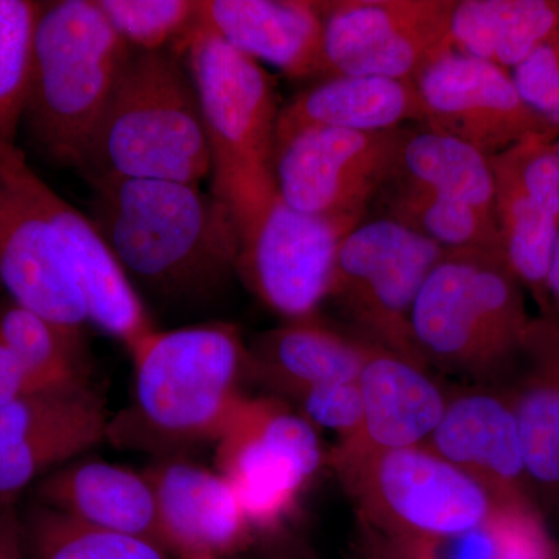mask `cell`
I'll return each mask as SVG.
<instances>
[{
    "label": "cell",
    "instance_id": "6da1fadb",
    "mask_svg": "<svg viewBox=\"0 0 559 559\" xmlns=\"http://www.w3.org/2000/svg\"><path fill=\"white\" fill-rule=\"evenodd\" d=\"M90 218L138 293L201 305L237 275L240 234L230 209L198 183L90 180Z\"/></svg>",
    "mask_w": 559,
    "mask_h": 559
},
{
    "label": "cell",
    "instance_id": "7a4b0ae2",
    "mask_svg": "<svg viewBox=\"0 0 559 559\" xmlns=\"http://www.w3.org/2000/svg\"><path fill=\"white\" fill-rule=\"evenodd\" d=\"M134 392L106 439L160 457L215 444L245 393L249 347L231 323L150 331L130 352Z\"/></svg>",
    "mask_w": 559,
    "mask_h": 559
},
{
    "label": "cell",
    "instance_id": "3957f363",
    "mask_svg": "<svg viewBox=\"0 0 559 559\" xmlns=\"http://www.w3.org/2000/svg\"><path fill=\"white\" fill-rule=\"evenodd\" d=\"M210 151L193 80L176 50L132 51L81 160L95 179L198 183Z\"/></svg>",
    "mask_w": 559,
    "mask_h": 559
},
{
    "label": "cell",
    "instance_id": "277c9868",
    "mask_svg": "<svg viewBox=\"0 0 559 559\" xmlns=\"http://www.w3.org/2000/svg\"><path fill=\"white\" fill-rule=\"evenodd\" d=\"M131 55L97 0L40 2L22 123L47 159L80 170Z\"/></svg>",
    "mask_w": 559,
    "mask_h": 559
},
{
    "label": "cell",
    "instance_id": "5b68a950",
    "mask_svg": "<svg viewBox=\"0 0 559 559\" xmlns=\"http://www.w3.org/2000/svg\"><path fill=\"white\" fill-rule=\"evenodd\" d=\"M200 100L212 193L230 209L238 234L277 197L280 106L274 84L252 60L200 24L180 46Z\"/></svg>",
    "mask_w": 559,
    "mask_h": 559
},
{
    "label": "cell",
    "instance_id": "8992f818",
    "mask_svg": "<svg viewBox=\"0 0 559 559\" xmlns=\"http://www.w3.org/2000/svg\"><path fill=\"white\" fill-rule=\"evenodd\" d=\"M532 320L521 283L499 250H444L412 310L421 359L469 377L496 378L520 358Z\"/></svg>",
    "mask_w": 559,
    "mask_h": 559
},
{
    "label": "cell",
    "instance_id": "52a82bcc",
    "mask_svg": "<svg viewBox=\"0 0 559 559\" xmlns=\"http://www.w3.org/2000/svg\"><path fill=\"white\" fill-rule=\"evenodd\" d=\"M333 465L360 511L364 528L382 539H419L477 527L495 500L476 480L426 447H340Z\"/></svg>",
    "mask_w": 559,
    "mask_h": 559
},
{
    "label": "cell",
    "instance_id": "ba28073f",
    "mask_svg": "<svg viewBox=\"0 0 559 559\" xmlns=\"http://www.w3.org/2000/svg\"><path fill=\"white\" fill-rule=\"evenodd\" d=\"M443 253L436 242L385 216L360 221L341 241L329 299L359 340L428 367L412 336L411 318Z\"/></svg>",
    "mask_w": 559,
    "mask_h": 559
},
{
    "label": "cell",
    "instance_id": "9c48e42d",
    "mask_svg": "<svg viewBox=\"0 0 559 559\" xmlns=\"http://www.w3.org/2000/svg\"><path fill=\"white\" fill-rule=\"evenodd\" d=\"M215 448L253 532L282 527L323 462L314 426L277 399L242 396Z\"/></svg>",
    "mask_w": 559,
    "mask_h": 559
},
{
    "label": "cell",
    "instance_id": "30bf717a",
    "mask_svg": "<svg viewBox=\"0 0 559 559\" xmlns=\"http://www.w3.org/2000/svg\"><path fill=\"white\" fill-rule=\"evenodd\" d=\"M406 130L305 128L278 140L280 198L307 215L359 224L388 182Z\"/></svg>",
    "mask_w": 559,
    "mask_h": 559
},
{
    "label": "cell",
    "instance_id": "8fae6325",
    "mask_svg": "<svg viewBox=\"0 0 559 559\" xmlns=\"http://www.w3.org/2000/svg\"><path fill=\"white\" fill-rule=\"evenodd\" d=\"M454 5L455 0L322 2L323 79L366 75L415 83L430 62L451 51Z\"/></svg>",
    "mask_w": 559,
    "mask_h": 559
},
{
    "label": "cell",
    "instance_id": "7c38bea8",
    "mask_svg": "<svg viewBox=\"0 0 559 559\" xmlns=\"http://www.w3.org/2000/svg\"><path fill=\"white\" fill-rule=\"evenodd\" d=\"M356 226L301 213L277 194L240 230L237 275L286 320L311 318L329 299L337 250Z\"/></svg>",
    "mask_w": 559,
    "mask_h": 559
},
{
    "label": "cell",
    "instance_id": "4fadbf2b",
    "mask_svg": "<svg viewBox=\"0 0 559 559\" xmlns=\"http://www.w3.org/2000/svg\"><path fill=\"white\" fill-rule=\"evenodd\" d=\"M0 180L38 210L57 230L92 325L131 352L156 326L145 301L124 274L94 221L62 200L33 171L21 150L3 140H0Z\"/></svg>",
    "mask_w": 559,
    "mask_h": 559
},
{
    "label": "cell",
    "instance_id": "5bb4252c",
    "mask_svg": "<svg viewBox=\"0 0 559 559\" xmlns=\"http://www.w3.org/2000/svg\"><path fill=\"white\" fill-rule=\"evenodd\" d=\"M425 123L491 157L532 135H558L524 102L510 70L447 51L415 80Z\"/></svg>",
    "mask_w": 559,
    "mask_h": 559
},
{
    "label": "cell",
    "instance_id": "9a60e30c",
    "mask_svg": "<svg viewBox=\"0 0 559 559\" xmlns=\"http://www.w3.org/2000/svg\"><path fill=\"white\" fill-rule=\"evenodd\" d=\"M100 393L86 388L44 392L0 406V506L86 455L108 436Z\"/></svg>",
    "mask_w": 559,
    "mask_h": 559
},
{
    "label": "cell",
    "instance_id": "2e32d148",
    "mask_svg": "<svg viewBox=\"0 0 559 559\" xmlns=\"http://www.w3.org/2000/svg\"><path fill=\"white\" fill-rule=\"evenodd\" d=\"M153 487L165 550L180 559H223L249 546L253 528L223 474L183 457L143 471Z\"/></svg>",
    "mask_w": 559,
    "mask_h": 559
},
{
    "label": "cell",
    "instance_id": "e0dca14e",
    "mask_svg": "<svg viewBox=\"0 0 559 559\" xmlns=\"http://www.w3.org/2000/svg\"><path fill=\"white\" fill-rule=\"evenodd\" d=\"M0 288L44 319L83 331L86 304L49 221L0 180Z\"/></svg>",
    "mask_w": 559,
    "mask_h": 559
},
{
    "label": "cell",
    "instance_id": "ac0fdd59",
    "mask_svg": "<svg viewBox=\"0 0 559 559\" xmlns=\"http://www.w3.org/2000/svg\"><path fill=\"white\" fill-rule=\"evenodd\" d=\"M423 447L476 480L496 506H532L509 395L471 390L448 400L443 418Z\"/></svg>",
    "mask_w": 559,
    "mask_h": 559
},
{
    "label": "cell",
    "instance_id": "d6986e66",
    "mask_svg": "<svg viewBox=\"0 0 559 559\" xmlns=\"http://www.w3.org/2000/svg\"><path fill=\"white\" fill-rule=\"evenodd\" d=\"M201 22L241 53L289 79H323L322 2L201 0Z\"/></svg>",
    "mask_w": 559,
    "mask_h": 559
},
{
    "label": "cell",
    "instance_id": "ffe728a7",
    "mask_svg": "<svg viewBox=\"0 0 559 559\" xmlns=\"http://www.w3.org/2000/svg\"><path fill=\"white\" fill-rule=\"evenodd\" d=\"M358 385L362 429L341 447L377 451L423 447L447 411L448 400L425 366L371 342Z\"/></svg>",
    "mask_w": 559,
    "mask_h": 559
},
{
    "label": "cell",
    "instance_id": "44dd1931",
    "mask_svg": "<svg viewBox=\"0 0 559 559\" xmlns=\"http://www.w3.org/2000/svg\"><path fill=\"white\" fill-rule=\"evenodd\" d=\"M35 500L84 524L164 547L156 498L143 471L81 455L40 479Z\"/></svg>",
    "mask_w": 559,
    "mask_h": 559
},
{
    "label": "cell",
    "instance_id": "7402d4cb",
    "mask_svg": "<svg viewBox=\"0 0 559 559\" xmlns=\"http://www.w3.org/2000/svg\"><path fill=\"white\" fill-rule=\"evenodd\" d=\"M249 378L293 399L301 390L358 381L367 342L318 318L286 320L253 337Z\"/></svg>",
    "mask_w": 559,
    "mask_h": 559
},
{
    "label": "cell",
    "instance_id": "603a6c76",
    "mask_svg": "<svg viewBox=\"0 0 559 559\" xmlns=\"http://www.w3.org/2000/svg\"><path fill=\"white\" fill-rule=\"evenodd\" d=\"M411 123H425L415 83L384 76H330L282 106L277 142L305 128L388 132Z\"/></svg>",
    "mask_w": 559,
    "mask_h": 559
},
{
    "label": "cell",
    "instance_id": "cb8c5ba5",
    "mask_svg": "<svg viewBox=\"0 0 559 559\" xmlns=\"http://www.w3.org/2000/svg\"><path fill=\"white\" fill-rule=\"evenodd\" d=\"M525 370L509 395L528 479L559 499V325L544 318L530 322L521 353Z\"/></svg>",
    "mask_w": 559,
    "mask_h": 559
},
{
    "label": "cell",
    "instance_id": "d4e9b609",
    "mask_svg": "<svg viewBox=\"0 0 559 559\" xmlns=\"http://www.w3.org/2000/svg\"><path fill=\"white\" fill-rule=\"evenodd\" d=\"M559 32V0H455L452 51L516 69Z\"/></svg>",
    "mask_w": 559,
    "mask_h": 559
},
{
    "label": "cell",
    "instance_id": "484cf974",
    "mask_svg": "<svg viewBox=\"0 0 559 559\" xmlns=\"http://www.w3.org/2000/svg\"><path fill=\"white\" fill-rule=\"evenodd\" d=\"M390 178L421 187L496 219L489 157L450 135L419 124L407 127Z\"/></svg>",
    "mask_w": 559,
    "mask_h": 559
},
{
    "label": "cell",
    "instance_id": "4316f807",
    "mask_svg": "<svg viewBox=\"0 0 559 559\" xmlns=\"http://www.w3.org/2000/svg\"><path fill=\"white\" fill-rule=\"evenodd\" d=\"M370 536L390 559H559L532 506L496 507L477 527L419 539Z\"/></svg>",
    "mask_w": 559,
    "mask_h": 559
},
{
    "label": "cell",
    "instance_id": "83f0119b",
    "mask_svg": "<svg viewBox=\"0 0 559 559\" xmlns=\"http://www.w3.org/2000/svg\"><path fill=\"white\" fill-rule=\"evenodd\" d=\"M0 341L24 364L40 392L91 385L83 331L57 325L5 297L0 300Z\"/></svg>",
    "mask_w": 559,
    "mask_h": 559
},
{
    "label": "cell",
    "instance_id": "f1b7e54d",
    "mask_svg": "<svg viewBox=\"0 0 559 559\" xmlns=\"http://www.w3.org/2000/svg\"><path fill=\"white\" fill-rule=\"evenodd\" d=\"M381 216L417 231L443 250H499L502 241L496 219L468 205L444 200L421 187L390 178L378 194Z\"/></svg>",
    "mask_w": 559,
    "mask_h": 559
},
{
    "label": "cell",
    "instance_id": "f546056e",
    "mask_svg": "<svg viewBox=\"0 0 559 559\" xmlns=\"http://www.w3.org/2000/svg\"><path fill=\"white\" fill-rule=\"evenodd\" d=\"M27 559H168L153 540L84 524L33 500L22 511Z\"/></svg>",
    "mask_w": 559,
    "mask_h": 559
},
{
    "label": "cell",
    "instance_id": "4dcf8cb0",
    "mask_svg": "<svg viewBox=\"0 0 559 559\" xmlns=\"http://www.w3.org/2000/svg\"><path fill=\"white\" fill-rule=\"evenodd\" d=\"M40 2L0 0V140L14 143L24 120Z\"/></svg>",
    "mask_w": 559,
    "mask_h": 559
},
{
    "label": "cell",
    "instance_id": "1f68e13d",
    "mask_svg": "<svg viewBox=\"0 0 559 559\" xmlns=\"http://www.w3.org/2000/svg\"><path fill=\"white\" fill-rule=\"evenodd\" d=\"M132 51L180 49L201 22V0H97Z\"/></svg>",
    "mask_w": 559,
    "mask_h": 559
},
{
    "label": "cell",
    "instance_id": "d6a6232c",
    "mask_svg": "<svg viewBox=\"0 0 559 559\" xmlns=\"http://www.w3.org/2000/svg\"><path fill=\"white\" fill-rule=\"evenodd\" d=\"M290 400L316 429L336 430L342 441L355 439L362 429L364 403L358 381L314 385Z\"/></svg>",
    "mask_w": 559,
    "mask_h": 559
},
{
    "label": "cell",
    "instance_id": "836d02e7",
    "mask_svg": "<svg viewBox=\"0 0 559 559\" xmlns=\"http://www.w3.org/2000/svg\"><path fill=\"white\" fill-rule=\"evenodd\" d=\"M528 108L559 134V32L511 70Z\"/></svg>",
    "mask_w": 559,
    "mask_h": 559
},
{
    "label": "cell",
    "instance_id": "e575fe53",
    "mask_svg": "<svg viewBox=\"0 0 559 559\" xmlns=\"http://www.w3.org/2000/svg\"><path fill=\"white\" fill-rule=\"evenodd\" d=\"M40 392L20 358L0 341V406Z\"/></svg>",
    "mask_w": 559,
    "mask_h": 559
},
{
    "label": "cell",
    "instance_id": "d590c367",
    "mask_svg": "<svg viewBox=\"0 0 559 559\" xmlns=\"http://www.w3.org/2000/svg\"><path fill=\"white\" fill-rule=\"evenodd\" d=\"M0 559H27L24 522L17 502L0 506Z\"/></svg>",
    "mask_w": 559,
    "mask_h": 559
},
{
    "label": "cell",
    "instance_id": "8d00e7d4",
    "mask_svg": "<svg viewBox=\"0 0 559 559\" xmlns=\"http://www.w3.org/2000/svg\"><path fill=\"white\" fill-rule=\"evenodd\" d=\"M547 299H549V314L559 325V235L554 259H551L549 277H547Z\"/></svg>",
    "mask_w": 559,
    "mask_h": 559
},
{
    "label": "cell",
    "instance_id": "74e56055",
    "mask_svg": "<svg viewBox=\"0 0 559 559\" xmlns=\"http://www.w3.org/2000/svg\"><path fill=\"white\" fill-rule=\"evenodd\" d=\"M264 559H316L310 551L300 549L297 546H283L280 549L271 551Z\"/></svg>",
    "mask_w": 559,
    "mask_h": 559
},
{
    "label": "cell",
    "instance_id": "f35d334b",
    "mask_svg": "<svg viewBox=\"0 0 559 559\" xmlns=\"http://www.w3.org/2000/svg\"><path fill=\"white\" fill-rule=\"evenodd\" d=\"M360 559H390L381 547L364 533L362 544H360Z\"/></svg>",
    "mask_w": 559,
    "mask_h": 559
},
{
    "label": "cell",
    "instance_id": "ab89813d",
    "mask_svg": "<svg viewBox=\"0 0 559 559\" xmlns=\"http://www.w3.org/2000/svg\"><path fill=\"white\" fill-rule=\"evenodd\" d=\"M554 148H555V154H557V159H558V164H559V134L557 135V139L554 140Z\"/></svg>",
    "mask_w": 559,
    "mask_h": 559
},
{
    "label": "cell",
    "instance_id": "60d3db41",
    "mask_svg": "<svg viewBox=\"0 0 559 559\" xmlns=\"http://www.w3.org/2000/svg\"><path fill=\"white\" fill-rule=\"evenodd\" d=\"M2 293H3V290H2V288H0V294H2ZM0 300H2V299H0Z\"/></svg>",
    "mask_w": 559,
    "mask_h": 559
}]
</instances>
